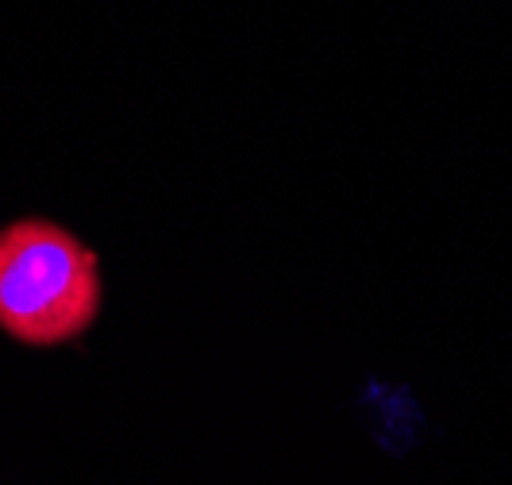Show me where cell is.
Wrapping results in <instances>:
<instances>
[{"label":"cell","mask_w":512,"mask_h":485,"mask_svg":"<svg viewBox=\"0 0 512 485\" xmlns=\"http://www.w3.org/2000/svg\"><path fill=\"white\" fill-rule=\"evenodd\" d=\"M101 312L97 255L51 220L27 216L0 231V332L27 347L70 343Z\"/></svg>","instance_id":"cell-1"}]
</instances>
